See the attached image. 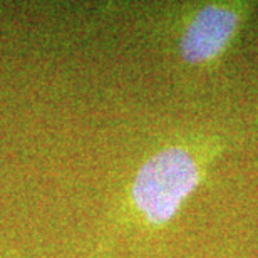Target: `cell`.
Wrapping results in <instances>:
<instances>
[{
    "mask_svg": "<svg viewBox=\"0 0 258 258\" xmlns=\"http://www.w3.org/2000/svg\"><path fill=\"white\" fill-rule=\"evenodd\" d=\"M250 15L245 2H201L184 14L176 47L186 66L211 69L228 54Z\"/></svg>",
    "mask_w": 258,
    "mask_h": 258,
    "instance_id": "obj_2",
    "label": "cell"
},
{
    "mask_svg": "<svg viewBox=\"0 0 258 258\" xmlns=\"http://www.w3.org/2000/svg\"><path fill=\"white\" fill-rule=\"evenodd\" d=\"M223 148L221 138L201 136L168 144L144 159L129 189L131 206L144 225L161 228L171 223L203 186Z\"/></svg>",
    "mask_w": 258,
    "mask_h": 258,
    "instance_id": "obj_1",
    "label": "cell"
}]
</instances>
